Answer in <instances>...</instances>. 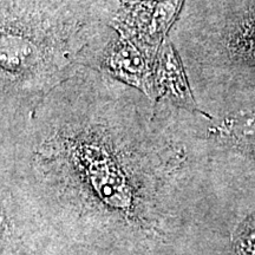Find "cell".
<instances>
[{"instance_id":"6da1fadb","label":"cell","mask_w":255,"mask_h":255,"mask_svg":"<svg viewBox=\"0 0 255 255\" xmlns=\"http://www.w3.org/2000/svg\"><path fill=\"white\" fill-rule=\"evenodd\" d=\"M1 183L78 255H189L197 114L82 66L0 126Z\"/></svg>"},{"instance_id":"7a4b0ae2","label":"cell","mask_w":255,"mask_h":255,"mask_svg":"<svg viewBox=\"0 0 255 255\" xmlns=\"http://www.w3.org/2000/svg\"><path fill=\"white\" fill-rule=\"evenodd\" d=\"M121 0H0V122L33 113L79 68L94 69Z\"/></svg>"},{"instance_id":"3957f363","label":"cell","mask_w":255,"mask_h":255,"mask_svg":"<svg viewBox=\"0 0 255 255\" xmlns=\"http://www.w3.org/2000/svg\"><path fill=\"white\" fill-rule=\"evenodd\" d=\"M1 255H78L18 191L1 183Z\"/></svg>"},{"instance_id":"277c9868","label":"cell","mask_w":255,"mask_h":255,"mask_svg":"<svg viewBox=\"0 0 255 255\" xmlns=\"http://www.w3.org/2000/svg\"><path fill=\"white\" fill-rule=\"evenodd\" d=\"M184 0H121L114 27L129 37L155 66L158 51Z\"/></svg>"},{"instance_id":"5b68a950","label":"cell","mask_w":255,"mask_h":255,"mask_svg":"<svg viewBox=\"0 0 255 255\" xmlns=\"http://www.w3.org/2000/svg\"><path fill=\"white\" fill-rule=\"evenodd\" d=\"M94 69L142 91L155 102L154 65L139 47L117 28L114 27Z\"/></svg>"},{"instance_id":"8992f818","label":"cell","mask_w":255,"mask_h":255,"mask_svg":"<svg viewBox=\"0 0 255 255\" xmlns=\"http://www.w3.org/2000/svg\"><path fill=\"white\" fill-rule=\"evenodd\" d=\"M154 85L155 102H164L194 114L208 115L197 104L182 60L169 36L162 44L156 58Z\"/></svg>"},{"instance_id":"52a82bcc","label":"cell","mask_w":255,"mask_h":255,"mask_svg":"<svg viewBox=\"0 0 255 255\" xmlns=\"http://www.w3.org/2000/svg\"><path fill=\"white\" fill-rule=\"evenodd\" d=\"M233 244L237 255H255V214L241 223Z\"/></svg>"}]
</instances>
